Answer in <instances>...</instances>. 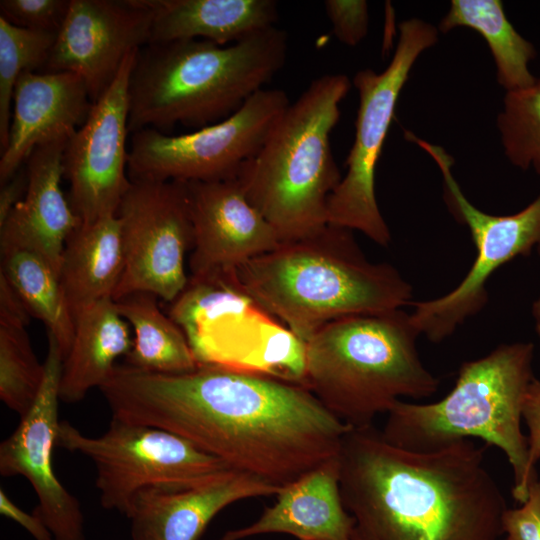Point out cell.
I'll list each match as a JSON object with an SVG mask.
<instances>
[{"label":"cell","instance_id":"cell-28","mask_svg":"<svg viewBox=\"0 0 540 540\" xmlns=\"http://www.w3.org/2000/svg\"><path fill=\"white\" fill-rule=\"evenodd\" d=\"M56 36L15 26L0 17V152L8 143L15 85L22 73L42 70Z\"/></svg>","mask_w":540,"mask_h":540},{"label":"cell","instance_id":"cell-9","mask_svg":"<svg viewBox=\"0 0 540 540\" xmlns=\"http://www.w3.org/2000/svg\"><path fill=\"white\" fill-rule=\"evenodd\" d=\"M438 32L418 18L402 21L388 66L380 73L362 69L353 78L359 96L355 137L346 173L328 199L327 222L360 231L380 246L389 245L391 233L376 199V166L401 90L418 57L437 42Z\"/></svg>","mask_w":540,"mask_h":540},{"label":"cell","instance_id":"cell-33","mask_svg":"<svg viewBox=\"0 0 540 540\" xmlns=\"http://www.w3.org/2000/svg\"><path fill=\"white\" fill-rule=\"evenodd\" d=\"M503 534L510 540H540V479L529 486L526 501L507 508L502 516Z\"/></svg>","mask_w":540,"mask_h":540},{"label":"cell","instance_id":"cell-26","mask_svg":"<svg viewBox=\"0 0 540 540\" xmlns=\"http://www.w3.org/2000/svg\"><path fill=\"white\" fill-rule=\"evenodd\" d=\"M114 301L135 335L125 364L165 374L185 373L199 366L184 332L160 310L155 295L135 292Z\"/></svg>","mask_w":540,"mask_h":540},{"label":"cell","instance_id":"cell-31","mask_svg":"<svg viewBox=\"0 0 540 540\" xmlns=\"http://www.w3.org/2000/svg\"><path fill=\"white\" fill-rule=\"evenodd\" d=\"M71 0H1L0 17L29 30L58 34Z\"/></svg>","mask_w":540,"mask_h":540},{"label":"cell","instance_id":"cell-16","mask_svg":"<svg viewBox=\"0 0 540 540\" xmlns=\"http://www.w3.org/2000/svg\"><path fill=\"white\" fill-rule=\"evenodd\" d=\"M153 16L147 0H71L40 72L78 75L94 104L126 57L149 44Z\"/></svg>","mask_w":540,"mask_h":540},{"label":"cell","instance_id":"cell-14","mask_svg":"<svg viewBox=\"0 0 540 540\" xmlns=\"http://www.w3.org/2000/svg\"><path fill=\"white\" fill-rule=\"evenodd\" d=\"M137 52L126 57L112 84L64 148L63 179L69 183L68 200L82 224L117 214L131 185L126 173V141L129 79Z\"/></svg>","mask_w":540,"mask_h":540},{"label":"cell","instance_id":"cell-34","mask_svg":"<svg viewBox=\"0 0 540 540\" xmlns=\"http://www.w3.org/2000/svg\"><path fill=\"white\" fill-rule=\"evenodd\" d=\"M522 419L528 428V456L529 466L536 470L540 459V380L534 378L526 392Z\"/></svg>","mask_w":540,"mask_h":540},{"label":"cell","instance_id":"cell-27","mask_svg":"<svg viewBox=\"0 0 540 540\" xmlns=\"http://www.w3.org/2000/svg\"><path fill=\"white\" fill-rule=\"evenodd\" d=\"M0 273L16 291L31 317L41 320L66 357L74 338V317L58 272L38 253L23 248L1 249Z\"/></svg>","mask_w":540,"mask_h":540},{"label":"cell","instance_id":"cell-4","mask_svg":"<svg viewBox=\"0 0 540 540\" xmlns=\"http://www.w3.org/2000/svg\"><path fill=\"white\" fill-rule=\"evenodd\" d=\"M287 50V34L276 26L225 46L203 39L145 45L129 79V133L226 119L284 66Z\"/></svg>","mask_w":540,"mask_h":540},{"label":"cell","instance_id":"cell-21","mask_svg":"<svg viewBox=\"0 0 540 540\" xmlns=\"http://www.w3.org/2000/svg\"><path fill=\"white\" fill-rule=\"evenodd\" d=\"M354 519L340 491L339 455L276 494L251 525L227 531L221 540H242L267 533H284L298 540H352Z\"/></svg>","mask_w":540,"mask_h":540},{"label":"cell","instance_id":"cell-30","mask_svg":"<svg viewBox=\"0 0 540 540\" xmlns=\"http://www.w3.org/2000/svg\"><path fill=\"white\" fill-rule=\"evenodd\" d=\"M497 128L508 161L540 175V74L529 87L506 92Z\"/></svg>","mask_w":540,"mask_h":540},{"label":"cell","instance_id":"cell-8","mask_svg":"<svg viewBox=\"0 0 540 540\" xmlns=\"http://www.w3.org/2000/svg\"><path fill=\"white\" fill-rule=\"evenodd\" d=\"M231 271L189 276L170 303L168 315L184 332L199 365L304 385V343L245 294Z\"/></svg>","mask_w":540,"mask_h":540},{"label":"cell","instance_id":"cell-18","mask_svg":"<svg viewBox=\"0 0 540 540\" xmlns=\"http://www.w3.org/2000/svg\"><path fill=\"white\" fill-rule=\"evenodd\" d=\"M281 488L230 469L193 485L145 487L134 495L125 516L132 540H198L225 507L247 498L276 496Z\"/></svg>","mask_w":540,"mask_h":540},{"label":"cell","instance_id":"cell-24","mask_svg":"<svg viewBox=\"0 0 540 540\" xmlns=\"http://www.w3.org/2000/svg\"><path fill=\"white\" fill-rule=\"evenodd\" d=\"M123 269L124 250L117 214L81 224L65 243L59 269L73 317L92 303L113 298Z\"/></svg>","mask_w":540,"mask_h":540},{"label":"cell","instance_id":"cell-2","mask_svg":"<svg viewBox=\"0 0 540 540\" xmlns=\"http://www.w3.org/2000/svg\"><path fill=\"white\" fill-rule=\"evenodd\" d=\"M470 439L418 452L374 425L351 428L339 453L352 540H498L505 497Z\"/></svg>","mask_w":540,"mask_h":540},{"label":"cell","instance_id":"cell-37","mask_svg":"<svg viewBox=\"0 0 540 540\" xmlns=\"http://www.w3.org/2000/svg\"><path fill=\"white\" fill-rule=\"evenodd\" d=\"M28 187L25 164L0 189V225L6 220L12 209L23 199Z\"/></svg>","mask_w":540,"mask_h":540},{"label":"cell","instance_id":"cell-20","mask_svg":"<svg viewBox=\"0 0 540 540\" xmlns=\"http://www.w3.org/2000/svg\"><path fill=\"white\" fill-rule=\"evenodd\" d=\"M68 139L36 147L25 162L28 187L0 225V248L43 256L58 272L68 237L82 224L63 193L62 158Z\"/></svg>","mask_w":540,"mask_h":540},{"label":"cell","instance_id":"cell-7","mask_svg":"<svg viewBox=\"0 0 540 540\" xmlns=\"http://www.w3.org/2000/svg\"><path fill=\"white\" fill-rule=\"evenodd\" d=\"M350 87L345 74L315 78L289 104L236 177L282 243L306 238L328 225V199L342 179L330 134Z\"/></svg>","mask_w":540,"mask_h":540},{"label":"cell","instance_id":"cell-10","mask_svg":"<svg viewBox=\"0 0 540 540\" xmlns=\"http://www.w3.org/2000/svg\"><path fill=\"white\" fill-rule=\"evenodd\" d=\"M405 138L416 143L439 167L444 200L453 217L464 224L476 248V257L462 281L448 293L431 300L413 301L412 321L420 335L441 342L479 313L488 301L487 282L501 266L518 256L540 255V193L522 210L493 215L478 209L461 190L452 174L454 160L447 151L410 131Z\"/></svg>","mask_w":540,"mask_h":540},{"label":"cell","instance_id":"cell-32","mask_svg":"<svg viewBox=\"0 0 540 540\" xmlns=\"http://www.w3.org/2000/svg\"><path fill=\"white\" fill-rule=\"evenodd\" d=\"M326 15L335 37L348 46L358 45L367 35L368 4L364 0H326Z\"/></svg>","mask_w":540,"mask_h":540},{"label":"cell","instance_id":"cell-17","mask_svg":"<svg viewBox=\"0 0 540 540\" xmlns=\"http://www.w3.org/2000/svg\"><path fill=\"white\" fill-rule=\"evenodd\" d=\"M185 184L193 225L190 276L231 271L282 244L237 178Z\"/></svg>","mask_w":540,"mask_h":540},{"label":"cell","instance_id":"cell-15","mask_svg":"<svg viewBox=\"0 0 540 540\" xmlns=\"http://www.w3.org/2000/svg\"><path fill=\"white\" fill-rule=\"evenodd\" d=\"M63 360L57 340L48 333L39 392L17 428L0 444V474L21 475L29 481L39 501L35 512L54 540H86L80 503L61 484L53 469Z\"/></svg>","mask_w":540,"mask_h":540},{"label":"cell","instance_id":"cell-12","mask_svg":"<svg viewBox=\"0 0 540 540\" xmlns=\"http://www.w3.org/2000/svg\"><path fill=\"white\" fill-rule=\"evenodd\" d=\"M281 89H261L226 119L181 135L153 128L132 133L130 181H221L236 178L289 106Z\"/></svg>","mask_w":540,"mask_h":540},{"label":"cell","instance_id":"cell-19","mask_svg":"<svg viewBox=\"0 0 540 540\" xmlns=\"http://www.w3.org/2000/svg\"><path fill=\"white\" fill-rule=\"evenodd\" d=\"M92 106L84 81L74 73H22L14 89L8 143L1 152L0 183L10 179L36 147L69 139Z\"/></svg>","mask_w":540,"mask_h":540},{"label":"cell","instance_id":"cell-23","mask_svg":"<svg viewBox=\"0 0 540 540\" xmlns=\"http://www.w3.org/2000/svg\"><path fill=\"white\" fill-rule=\"evenodd\" d=\"M74 338L63 360L60 400L76 403L100 388L129 352L133 340L113 298L92 303L74 315Z\"/></svg>","mask_w":540,"mask_h":540},{"label":"cell","instance_id":"cell-29","mask_svg":"<svg viewBox=\"0 0 540 540\" xmlns=\"http://www.w3.org/2000/svg\"><path fill=\"white\" fill-rule=\"evenodd\" d=\"M44 375L26 326L0 321V399L23 417L32 407Z\"/></svg>","mask_w":540,"mask_h":540},{"label":"cell","instance_id":"cell-6","mask_svg":"<svg viewBox=\"0 0 540 540\" xmlns=\"http://www.w3.org/2000/svg\"><path fill=\"white\" fill-rule=\"evenodd\" d=\"M419 336L403 309L331 321L304 343V384L348 426L373 425L399 400L438 390L440 381L420 358Z\"/></svg>","mask_w":540,"mask_h":540},{"label":"cell","instance_id":"cell-25","mask_svg":"<svg viewBox=\"0 0 540 540\" xmlns=\"http://www.w3.org/2000/svg\"><path fill=\"white\" fill-rule=\"evenodd\" d=\"M458 27L472 29L485 39L496 66L497 81L506 92L535 82L530 63L537 55L536 49L512 25L500 0H452L438 31L447 33Z\"/></svg>","mask_w":540,"mask_h":540},{"label":"cell","instance_id":"cell-1","mask_svg":"<svg viewBox=\"0 0 540 540\" xmlns=\"http://www.w3.org/2000/svg\"><path fill=\"white\" fill-rule=\"evenodd\" d=\"M99 389L112 418L176 434L280 488L337 457L352 428L302 384L221 366L165 374L116 364Z\"/></svg>","mask_w":540,"mask_h":540},{"label":"cell","instance_id":"cell-22","mask_svg":"<svg viewBox=\"0 0 540 540\" xmlns=\"http://www.w3.org/2000/svg\"><path fill=\"white\" fill-rule=\"evenodd\" d=\"M154 11L149 43L185 39L221 46L275 26L273 0H147Z\"/></svg>","mask_w":540,"mask_h":540},{"label":"cell","instance_id":"cell-3","mask_svg":"<svg viewBox=\"0 0 540 540\" xmlns=\"http://www.w3.org/2000/svg\"><path fill=\"white\" fill-rule=\"evenodd\" d=\"M231 272L245 294L303 343L336 319L413 302L412 287L397 268L369 261L352 230L329 224Z\"/></svg>","mask_w":540,"mask_h":540},{"label":"cell","instance_id":"cell-38","mask_svg":"<svg viewBox=\"0 0 540 540\" xmlns=\"http://www.w3.org/2000/svg\"><path fill=\"white\" fill-rule=\"evenodd\" d=\"M532 315L535 322V329L540 340V295L533 303Z\"/></svg>","mask_w":540,"mask_h":540},{"label":"cell","instance_id":"cell-13","mask_svg":"<svg viewBox=\"0 0 540 540\" xmlns=\"http://www.w3.org/2000/svg\"><path fill=\"white\" fill-rule=\"evenodd\" d=\"M117 216L124 269L113 300L147 292L172 303L188 284L185 256L193 247L185 182L131 181Z\"/></svg>","mask_w":540,"mask_h":540},{"label":"cell","instance_id":"cell-35","mask_svg":"<svg viewBox=\"0 0 540 540\" xmlns=\"http://www.w3.org/2000/svg\"><path fill=\"white\" fill-rule=\"evenodd\" d=\"M0 513L21 525L35 540H54L41 517L35 511L28 513L18 507L2 488L0 489Z\"/></svg>","mask_w":540,"mask_h":540},{"label":"cell","instance_id":"cell-36","mask_svg":"<svg viewBox=\"0 0 540 540\" xmlns=\"http://www.w3.org/2000/svg\"><path fill=\"white\" fill-rule=\"evenodd\" d=\"M31 315L8 280L0 273V321L27 326Z\"/></svg>","mask_w":540,"mask_h":540},{"label":"cell","instance_id":"cell-39","mask_svg":"<svg viewBox=\"0 0 540 540\" xmlns=\"http://www.w3.org/2000/svg\"><path fill=\"white\" fill-rule=\"evenodd\" d=\"M503 540H510V539H508L507 537H505Z\"/></svg>","mask_w":540,"mask_h":540},{"label":"cell","instance_id":"cell-5","mask_svg":"<svg viewBox=\"0 0 540 540\" xmlns=\"http://www.w3.org/2000/svg\"><path fill=\"white\" fill-rule=\"evenodd\" d=\"M532 343L501 344L487 355L464 362L453 388L431 403L399 400L386 414L385 440L402 449L430 452L478 438L499 448L512 468V496L522 504L538 478L529 466L522 409L534 379Z\"/></svg>","mask_w":540,"mask_h":540},{"label":"cell","instance_id":"cell-11","mask_svg":"<svg viewBox=\"0 0 540 540\" xmlns=\"http://www.w3.org/2000/svg\"><path fill=\"white\" fill-rule=\"evenodd\" d=\"M56 446L93 462L102 507L123 515L145 487L193 485L232 469L176 434L115 418L97 437L60 421Z\"/></svg>","mask_w":540,"mask_h":540}]
</instances>
